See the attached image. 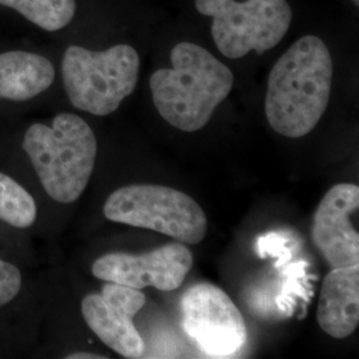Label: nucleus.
Instances as JSON below:
<instances>
[{
	"label": "nucleus",
	"instance_id": "39448f33",
	"mask_svg": "<svg viewBox=\"0 0 359 359\" xmlns=\"http://www.w3.org/2000/svg\"><path fill=\"white\" fill-rule=\"evenodd\" d=\"M104 216L135 228L163 233L182 244H200L206 236L205 212L191 196L163 185H127L109 194Z\"/></svg>",
	"mask_w": 359,
	"mask_h": 359
},
{
	"label": "nucleus",
	"instance_id": "7ed1b4c3",
	"mask_svg": "<svg viewBox=\"0 0 359 359\" xmlns=\"http://www.w3.org/2000/svg\"><path fill=\"white\" fill-rule=\"evenodd\" d=\"M23 149L55 201L75 203L86 191L96 163L97 142L80 116L65 112L51 126L32 124L25 135Z\"/></svg>",
	"mask_w": 359,
	"mask_h": 359
},
{
	"label": "nucleus",
	"instance_id": "20e7f679",
	"mask_svg": "<svg viewBox=\"0 0 359 359\" xmlns=\"http://www.w3.org/2000/svg\"><path fill=\"white\" fill-rule=\"evenodd\" d=\"M140 56L129 44L104 51L69 46L62 60V76L69 103L90 115L114 114L137 86Z\"/></svg>",
	"mask_w": 359,
	"mask_h": 359
},
{
	"label": "nucleus",
	"instance_id": "423d86ee",
	"mask_svg": "<svg viewBox=\"0 0 359 359\" xmlns=\"http://www.w3.org/2000/svg\"><path fill=\"white\" fill-rule=\"evenodd\" d=\"M194 6L201 15L213 19L212 38L228 59L274 48L293 20L287 0H194Z\"/></svg>",
	"mask_w": 359,
	"mask_h": 359
},
{
	"label": "nucleus",
	"instance_id": "0eeeda50",
	"mask_svg": "<svg viewBox=\"0 0 359 359\" xmlns=\"http://www.w3.org/2000/svg\"><path fill=\"white\" fill-rule=\"evenodd\" d=\"M181 317L184 332L210 357H231L248 341L241 311L231 297L213 283H197L184 293Z\"/></svg>",
	"mask_w": 359,
	"mask_h": 359
},
{
	"label": "nucleus",
	"instance_id": "dca6fc26",
	"mask_svg": "<svg viewBox=\"0 0 359 359\" xmlns=\"http://www.w3.org/2000/svg\"><path fill=\"white\" fill-rule=\"evenodd\" d=\"M67 359H105V357L92 354V353H74V354L68 355Z\"/></svg>",
	"mask_w": 359,
	"mask_h": 359
},
{
	"label": "nucleus",
	"instance_id": "f8f14e48",
	"mask_svg": "<svg viewBox=\"0 0 359 359\" xmlns=\"http://www.w3.org/2000/svg\"><path fill=\"white\" fill-rule=\"evenodd\" d=\"M53 80V65L43 55L28 51L0 53V100H31L48 90Z\"/></svg>",
	"mask_w": 359,
	"mask_h": 359
},
{
	"label": "nucleus",
	"instance_id": "f257e3e1",
	"mask_svg": "<svg viewBox=\"0 0 359 359\" xmlns=\"http://www.w3.org/2000/svg\"><path fill=\"white\" fill-rule=\"evenodd\" d=\"M333 59L325 41L305 35L273 65L265 96L270 127L289 139H301L317 127L330 102Z\"/></svg>",
	"mask_w": 359,
	"mask_h": 359
},
{
	"label": "nucleus",
	"instance_id": "2eb2a0df",
	"mask_svg": "<svg viewBox=\"0 0 359 359\" xmlns=\"http://www.w3.org/2000/svg\"><path fill=\"white\" fill-rule=\"evenodd\" d=\"M22 289V274L15 265L0 258V308L10 304Z\"/></svg>",
	"mask_w": 359,
	"mask_h": 359
},
{
	"label": "nucleus",
	"instance_id": "ddd939ff",
	"mask_svg": "<svg viewBox=\"0 0 359 359\" xmlns=\"http://www.w3.org/2000/svg\"><path fill=\"white\" fill-rule=\"evenodd\" d=\"M0 6L20 13L47 32L65 29L76 13V0H0Z\"/></svg>",
	"mask_w": 359,
	"mask_h": 359
},
{
	"label": "nucleus",
	"instance_id": "9b49d317",
	"mask_svg": "<svg viewBox=\"0 0 359 359\" xmlns=\"http://www.w3.org/2000/svg\"><path fill=\"white\" fill-rule=\"evenodd\" d=\"M322 330L345 339L359 325V265L332 269L322 283L317 309Z\"/></svg>",
	"mask_w": 359,
	"mask_h": 359
},
{
	"label": "nucleus",
	"instance_id": "f03ea898",
	"mask_svg": "<svg viewBox=\"0 0 359 359\" xmlns=\"http://www.w3.org/2000/svg\"><path fill=\"white\" fill-rule=\"evenodd\" d=\"M170 62L172 68H160L149 79L154 107L172 127L200 130L229 96L234 75L213 53L191 41L177 43Z\"/></svg>",
	"mask_w": 359,
	"mask_h": 359
},
{
	"label": "nucleus",
	"instance_id": "4468645a",
	"mask_svg": "<svg viewBox=\"0 0 359 359\" xmlns=\"http://www.w3.org/2000/svg\"><path fill=\"white\" fill-rule=\"evenodd\" d=\"M38 209L34 197L15 180L0 172V219L26 229L34 225Z\"/></svg>",
	"mask_w": 359,
	"mask_h": 359
},
{
	"label": "nucleus",
	"instance_id": "9d476101",
	"mask_svg": "<svg viewBox=\"0 0 359 359\" xmlns=\"http://www.w3.org/2000/svg\"><path fill=\"white\" fill-rule=\"evenodd\" d=\"M359 187L337 184L323 196L317 208L311 241L332 269L359 265Z\"/></svg>",
	"mask_w": 359,
	"mask_h": 359
},
{
	"label": "nucleus",
	"instance_id": "6e6552de",
	"mask_svg": "<svg viewBox=\"0 0 359 359\" xmlns=\"http://www.w3.org/2000/svg\"><path fill=\"white\" fill-rule=\"evenodd\" d=\"M192 265V252L177 241L142 255L123 252L105 255L93 262L92 274L105 283L139 290L152 286L157 290L172 292L184 283Z\"/></svg>",
	"mask_w": 359,
	"mask_h": 359
},
{
	"label": "nucleus",
	"instance_id": "1a4fd4ad",
	"mask_svg": "<svg viewBox=\"0 0 359 359\" xmlns=\"http://www.w3.org/2000/svg\"><path fill=\"white\" fill-rule=\"evenodd\" d=\"M145 305L142 290L120 283H107L100 294L87 295L81 313L88 327L103 344L126 358H140L144 354L142 335L133 317Z\"/></svg>",
	"mask_w": 359,
	"mask_h": 359
},
{
	"label": "nucleus",
	"instance_id": "f3484780",
	"mask_svg": "<svg viewBox=\"0 0 359 359\" xmlns=\"http://www.w3.org/2000/svg\"><path fill=\"white\" fill-rule=\"evenodd\" d=\"M351 1H353V4H354V6H357V7H358L359 0H351Z\"/></svg>",
	"mask_w": 359,
	"mask_h": 359
}]
</instances>
